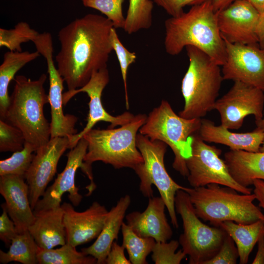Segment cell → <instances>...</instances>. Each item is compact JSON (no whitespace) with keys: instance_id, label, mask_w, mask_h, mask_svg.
Listing matches in <instances>:
<instances>
[{"instance_id":"cell-1","label":"cell","mask_w":264,"mask_h":264,"mask_svg":"<svg viewBox=\"0 0 264 264\" xmlns=\"http://www.w3.org/2000/svg\"><path fill=\"white\" fill-rule=\"evenodd\" d=\"M113 27L107 17L89 13L59 30L60 49L55 59L68 90L83 87L94 72L107 67Z\"/></svg>"},{"instance_id":"cell-2","label":"cell","mask_w":264,"mask_h":264,"mask_svg":"<svg viewBox=\"0 0 264 264\" xmlns=\"http://www.w3.org/2000/svg\"><path fill=\"white\" fill-rule=\"evenodd\" d=\"M164 27L167 54L177 55L186 46L192 45L205 52L218 65L225 63L226 45L219 30L212 0L192 6L178 16L171 17L165 21Z\"/></svg>"},{"instance_id":"cell-3","label":"cell","mask_w":264,"mask_h":264,"mask_svg":"<svg viewBox=\"0 0 264 264\" xmlns=\"http://www.w3.org/2000/svg\"><path fill=\"white\" fill-rule=\"evenodd\" d=\"M146 118L145 114H138L119 128L92 129L84 135L88 149L81 169L90 181L86 187L87 196H90L96 187L92 172V164L94 162L102 161L116 169L129 168L132 170L143 162L136 146V138L137 132Z\"/></svg>"},{"instance_id":"cell-4","label":"cell","mask_w":264,"mask_h":264,"mask_svg":"<svg viewBox=\"0 0 264 264\" xmlns=\"http://www.w3.org/2000/svg\"><path fill=\"white\" fill-rule=\"evenodd\" d=\"M47 76L42 74L32 80L23 75L15 79L10 103L2 119L22 131L25 142L36 151L50 139V123L44 114V106L49 102L44 87Z\"/></svg>"},{"instance_id":"cell-5","label":"cell","mask_w":264,"mask_h":264,"mask_svg":"<svg viewBox=\"0 0 264 264\" xmlns=\"http://www.w3.org/2000/svg\"><path fill=\"white\" fill-rule=\"evenodd\" d=\"M220 185L187 187L185 191L199 219L217 227L225 221L249 224L264 220V214L253 203L256 199L254 193L240 194L233 188Z\"/></svg>"},{"instance_id":"cell-6","label":"cell","mask_w":264,"mask_h":264,"mask_svg":"<svg viewBox=\"0 0 264 264\" xmlns=\"http://www.w3.org/2000/svg\"><path fill=\"white\" fill-rule=\"evenodd\" d=\"M189 66L181 82L184 106L178 115L186 119L202 118L214 110L224 80L220 66L198 48L185 47Z\"/></svg>"},{"instance_id":"cell-7","label":"cell","mask_w":264,"mask_h":264,"mask_svg":"<svg viewBox=\"0 0 264 264\" xmlns=\"http://www.w3.org/2000/svg\"><path fill=\"white\" fill-rule=\"evenodd\" d=\"M201 119L183 118L176 113L167 101L163 100L147 116L139 132L152 140H159L168 146L174 154L173 168L187 177L186 159L191 155L192 136L198 132Z\"/></svg>"},{"instance_id":"cell-8","label":"cell","mask_w":264,"mask_h":264,"mask_svg":"<svg viewBox=\"0 0 264 264\" xmlns=\"http://www.w3.org/2000/svg\"><path fill=\"white\" fill-rule=\"evenodd\" d=\"M136 144L143 158V162L133 170L140 179L139 190L144 197L150 198L154 197L152 185H155L165 202L172 225L177 228L175 197L178 190L186 191L187 187L175 182L165 168L164 156L167 145L159 140H152L140 133L136 135Z\"/></svg>"},{"instance_id":"cell-9","label":"cell","mask_w":264,"mask_h":264,"mask_svg":"<svg viewBox=\"0 0 264 264\" xmlns=\"http://www.w3.org/2000/svg\"><path fill=\"white\" fill-rule=\"evenodd\" d=\"M175 207L182 221L183 232L178 242L182 250L189 257L190 264H204L220 250L227 233L221 227L203 223L195 213L189 194L178 190Z\"/></svg>"},{"instance_id":"cell-10","label":"cell","mask_w":264,"mask_h":264,"mask_svg":"<svg viewBox=\"0 0 264 264\" xmlns=\"http://www.w3.org/2000/svg\"><path fill=\"white\" fill-rule=\"evenodd\" d=\"M191 147V154L186 164L189 172L187 178L192 187L217 184L241 194L252 193L251 188L241 185L232 177L224 160L220 158V149L206 144L198 132L192 136Z\"/></svg>"},{"instance_id":"cell-11","label":"cell","mask_w":264,"mask_h":264,"mask_svg":"<svg viewBox=\"0 0 264 264\" xmlns=\"http://www.w3.org/2000/svg\"><path fill=\"white\" fill-rule=\"evenodd\" d=\"M37 51L45 59L49 74V89L48 94L51 108L50 138L55 137H70L77 133L75 128L77 117L65 114L63 110L64 82L53 60V45L51 35L41 34L34 42Z\"/></svg>"},{"instance_id":"cell-12","label":"cell","mask_w":264,"mask_h":264,"mask_svg":"<svg viewBox=\"0 0 264 264\" xmlns=\"http://www.w3.org/2000/svg\"><path fill=\"white\" fill-rule=\"evenodd\" d=\"M214 110L220 115L221 126L238 130L249 115H253L255 120L264 117V92L242 82H234L228 92L217 99Z\"/></svg>"},{"instance_id":"cell-13","label":"cell","mask_w":264,"mask_h":264,"mask_svg":"<svg viewBox=\"0 0 264 264\" xmlns=\"http://www.w3.org/2000/svg\"><path fill=\"white\" fill-rule=\"evenodd\" d=\"M224 41L227 55L222 66L223 80L241 82L264 92V49L259 44H235Z\"/></svg>"},{"instance_id":"cell-14","label":"cell","mask_w":264,"mask_h":264,"mask_svg":"<svg viewBox=\"0 0 264 264\" xmlns=\"http://www.w3.org/2000/svg\"><path fill=\"white\" fill-rule=\"evenodd\" d=\"M110 81L109 72L107 67L102 68L93 73L88 82L83 87L72 90H67L63 94L64 106L76 94L86 93L90 100L88 103L89 112L86 126L80 132L68 138L69 149L74 147L79 140L98 122L105 121L110 124L109 128L122 126L130 122L134 115L130 112H125L117 116L110 114L103 106L101 96L103 90Z\"/></svg>"},{"instance_id":"cell-15","label":"cell","mask_w":264,"mask_h":264,"mask_svg":"<svg viewBox=\"0 0 264 264\" xmlns=\"http://www.w3.org/2000/svg\"><path fill=\"white\" fill-rule=\"evenodd\" d=\"M67 149H69L68 138L55 137L51 138L46 144L35 151L24 176L28 185L29 198L33 210L54 176L59 160Z\"/></svg>"},{"instance_id":"cell-16","label":"cell","mask_w":264,"mask_h":264,"mask_svg":"<svg viewBox=\"0 0 264 264\" xmlns=\"http://www.w3.org/2000/svg\"><path fill=\"white\" fill-rule=\"evenodd\" d=\"M217 14L224 40L235 44H258L257 29L261 15L249 2L235 0Z\"/></svg>"},{"instance_id":"cell-17","label":"cell","mask_w":264,"mask_h":264,"mask_svg":"<svg viewBox=\"0 0 264 264\" xmlns=\"http://www.w3.org/2000/svg\"><path fill=\"white\" fill-rule=\"evenodd\" d=\"M88 143L82 137L76 145L66 154V164L64 170L58 174L54 183L46 188L44 195L37 202L33 212L56 208L61 206L62 197L68 193V198L74 206H78L82 199L75 185V178L77 170L81 168L87 153Z\"/></svg>"},{"instance_id":"cell-18","label":"cell","mask_w":264,"mask_h":264,"mask_svg":"<svg viewBox=\"0 0 264 264\" xmlns=\"http://www.w3.org/2000/svg\"><path fill=\"white\" fill-rule=\"evenodd\" d=\"M63 222L66 242L76 247L97 238L105 224L108 212L105 206L93 202L86 210L78 212L72 205L65 202Z\"/></svg>"},{"instance_id":"cell-19","label":"cell","mask_w":264,"mask_h":264,"mask_svg":"<svg viewBox=\"0 0 264 264\" xmlns=\"http://www.w3.org/2000/svg\"><path fill=\"white\" fill-rule=\"evenodd\" d=\"M0 193L5 200L1 205L13 221L18 233L28 230L35 219L29 198L28 185L23 176H0Z\"/></svg>"},{"instance_id":"cell-20","label":"cell","mask_w":264,"mask_h":264,"mask_svg":"<svg viewBox=\"0 0 264 264\" xmlns=\"http://www.w3.org/2000/svg\"><path fill=\"white\" fill-rule=\"evenodd\" d=\"M149 198L143 212L133 211L125 216L126 223L139 236L153 238L156 242H167L173 233L165 213V202L161 197Z\"/></svg>"},{"instance_id":"cell-21","label":"cell","mask_w":264,"mask_h":264,"mask_svg":"<svg viewBox=\"0 0 264 264\" xmlns=\"http://www.w3.org/2000/svg\"><path fill=\"white\" fill-rule=\"evenodd\" d=\"M198 134L206 142L224 145L231 150L251 152H260L264 140L263 132L257 127L252 132L237 133L221 125L216 126L214 122L207 119H201Z\"/></svg>"},{"instance_id":"cell-22","label":"cell","mask_w":264,"mask_h":264,"mask_svg":"<svg viewBox=\"0 0 264 264\" xmlns=\"http://www.w3.org/2000/svg\"><path fill=\"white\" fill-rule=\"evenodd\" d=\"M34 214L35 219L28 230L40 249H51L66 243L61 206L34 212Z\"/></svg>"},{"instance_id":"cell-23","label":"cell","mask_w":264,"mask_h":264,"mask_svg":"<svg viewBox=\"0 0 264 264\" xmlns=\"http://www.w3.org/2000/svg\"><path fill=\"white\" fill-rule=\"evenodd\" d=\"M131 202L129 195L121 197L116 204L109 211L104 226L95 241L88 247L81 249L86 255L93 257L97 264H105L112 243L118 239L126 212Z\"/></svg>"},{"instance_id":"cell-24","label":"cell","mask_w":264,"mask_h":264,"mask_svg":"<svg viewBox=\"0 0 264 264\" xmlns=\"http://www.w3.org/2000/svg\"><path fill=\"white\" fill-rule=\"evenodd\" d=\"M224 158L231 176L241 185L248 187L256 179L264 180V152L230 150Z\"/></svg>"},{"instance_id":"cell-25","label":"cell","mask_w":264,"mask_h":264,"mask_svg":"<svg viewBox=\"0 0 264 264\" xmlns=\"http://www.w3.org/2000/svg\"><path fill=\"white\" fill-rule=\"evenodd\" d=\"M218 227L222 228L233 240L237 246L240 264L247 263L250 254L260 238L264 235V220L249 224L225 221Z\"/></svg>"},{"instance_id":"cell-26","label":"cell","mask_w":264,"mask_h":264,"mask_svg":"<svg viewBox=\"0 0 264 264\" xmlns=\"http://www.w3.org/2000/svg\"><path fill=\"white\" fill-rule=\"evenodd\" d=\"M40 55L34 52H6L0 66V118L2 119L10 103L8 87L16 73L28 63L35 60Z\"/></svg>"},{"instance_id":"cell-27","label":"cell","mask_w":264,"mask_h":264,"mask_svg":"<svg viewBox=\"0 0 264 264\" xmlns=\"http://www.w3.org/2000/svg\"><path fill=\"white\" fill-rule=\"evenodd\" d=\"M40 248L29 231L18 233L13 239L9 250H0V263L7 264L17 262L22 264H38L37 254Z\"/></svg>"},{"instance_id":"cell-28","label":"cell","mask_w":264,"mask_h":264,"mask_svg":"<svg viewBox=\"0 0 264 264\" xmlns=\"http://www.w3.org/2000/svg\"><path fill=\"white\" fill-rule=\"evenodd\" d=\"M39 264H94L96 260L83 252L77 251L76 247L66 243L61 247L39 249L37 254Z\"/></svg>"},{"instance_id":"cell-29","label":"cell","mask_w":264,"mask_h":264,"mask_svg":"<svg viewBox=\"0 0 264 264\" xmlns=\"http://www.w3.org/2000/svg\"><path fill=\"white\" fill-rule=\"evenodd\" d=\"M121 231L123 241L122 245L129 255L132 264H147V256L152 252L156 242L151 237H142L137 235L126 223L123 222Z\"/></svg>"},{"instance_id":"cell-30","label":"cell","mask_w":264,"mask_h":264,"mask_svg":"<svg viewBox=\"0 0 264 264\" xmlns=\"http://www.w3.org/2000/svg\"><path fill=\"white\" fill-rule=\"evenodd\" d=\"M152 0H129L124 30L132 34L150 28L153 23Z\"/></svg>"},{"instance_id":"cell-31","label":"cell","mask_w":264,"mask_h":264,"mask_svg":"<svg viewBox=\"0 0 264 264\" xmlns=\"http://www.w3.org/2000/svg\"><path fill=\"white\" fill-rule=\"evenodd\" d=\"M40 33L25 22H20L11 29L0 28V46L12 51H22L21 44L32 42Z\"/></svg>"},{"instance_id":"cell-32","label":"cell","mask_w":264,"mask_h":264,"mask_svg":"<svg viewBox=\"0 0 264 264\" xmlns=\"http://www.w3.org/2000/svg\"><path fill=\"white\" fill-rule=\"evenodd\" d=\"M35 151L32 145L25 142L22 150L0 161V176L14 175L24 177L33 160V153Z\"/></svg>"},{"instance_id":"cell-33","label":"cell","mask_w":264,"mask_h":264,"mask_svg":"<svg viewBox=\"0 0 264 264\" xmlns=\"http://www.w3.org/2000/svg\"><path fill=\"white\" fill-rule=\"evenodd\" d=\"M125 0H82L84 6L94 9L105 15L115 28H123L125 17L122 11Z\"/></svg>"},{"instance_id":"cell-34","label":"cell","mask_w":264,"mask_h":264,"mask_svg":"<svg viewBox=\"0 0 264 264\" xmlns=\"http://www.w3.org/2000/svg\"><path fill=\"white\" fill-rule=\"evenodd\" d=\"M110 39L113 50L115 52L120 66L125 90L126 107L129 109L127 73L129 66L135 62L136 55L135 52L129 51L124 46L118 37L116 28L114 27L111 30Z\"/></svg>"},{"instance_id":"cell-35","label":"cell","mask_w":264,"mask_h":264,"mask_svg":"<svg viewBox=\"0 0 264 264\" xmlns=\"http://www.w3.org/2000/svg\"><path fill=\"white\" fill-rule=\"evenodd\" d=\"M178 241L156 242L152 250V259L155 264H180L186 255L182 249L176 251Z\"/></svg>"},{"instance_id":"cell-36","label":"cell","mask_w":264,"mask_h":264,"mask_svg":"<svg viewBox=\"0 0 264 264\" xmlns=\"http://www.w3.org/2000/svg\"><path fill=\"white\" fill-rule=\"evenodd\" d=\"M25 143L23 134L17 128L0 119V152L22 150Z\"/></svg>"},{"instance_id":"cell-37","label":"cell","mask_w":264,"mask_h":264,"mask_svg":"<svg viewBox=\"0 0 264 264\" xmlns=\"http://www.w3.org/2000/svg\"><path fill=\"white\" fill-rule=\"evenodd\" d=\"M239 253L232 238L227 234L218 253L204 264H236Z\"/></svg>"},{"instance_id":"cell-38","label":"cell","mask_w":264,"mask_h":264,"mask_svg":"<svg viewBox=\"0 0 264 264\" xmlns=\"http://www.w3.org/2000/svg\"><path fill=\"white\" fill-rule=\"evenodd\" d=\"M157 5L161 7L171 17H177L184 11L187 6L201 4L207 0H152Z\"/></svg>"},{"instance_id":"cell-39","label":"cell","mask_w":264,"mask_h":264,"mask_svg":"<svg viewBox=\"0 0 264 264\" xmlns=\"http://www.w3.org/2000/svg\"><path fill=\"white\" fill-rule=\"evenodd\" d=\"M2 213L0 217V239L7 247L13 239L18 234L13 221L9 216L6 209L1 207Z\"/></svg>"},{"instance_id":"cell-40","label":"cell","mask_w":264,"mask_h":264,"mask_svg":"<svg viewBox=\"0 0 264 264\" xmlns=\"http://www.w3.org/2000/svg\"><path fill=\"white\" fill-rule=\"evenodd\" d=\"M125 249L122 245H120L116 241H114L106 259L105 264H131V262L125 255Z\"/></svg>"},{"instance_id":"cell-41","label":"cell","mask_w":264,"mask_h":264,"mask_svg":"<svg viewBox=\"0 0 264 264\" xmlns=\"http://www.w3.org/2000/svg\"><path fill=\"white\" fill-rule=\"evenodd\" d=\"M253 185L256 199L258 201L259 206L264 210V180L256 179L253 181Z\"/></svg>"},{"instance_id":"cell-42","label":"cell","mask_w":264,"mask_h":264,"mask_svg":"<svg viewBox=\"0 0 264 264\" xmlns=\"http://www.w3.org/2000/svg\"><path fill=\"white\" fill-rule=\"evenodd\" d=\"M258 250L253 264H264V235L258 242Z\"/></svg>"},{"instance_id":"cell-43","label":"cell","mask_w":264,"mask_h":264,"mask_svg":"<svg viewBox=\"0 0 264 264\" xmlns=\"http://www.w3.org/2000/svg\"><path fill=\"white\" fill-rule=\"evenodd\" d=\"M257 34L259 41L258 44L261 48L264 49V14L260 15Z\"/></svg>"},{"instance_id":"cell-44","label":"cell","mask_w":264,"mask_h":264,"mask_svg":"<svg viewBox=\"0 0 264 264\" xmlns=\"http://www.w3.org/2000/svg\"><path fill=\"white\" fill-rule=\"evenodd\" d=\"M235 0H212L214 9L216 12L226 7Z\"/></svg>"},{"instance_id":"cell-45","label":"cell","mask_w":264,"mask_h":264,"mask_svg":"<svg viewBox=\"0 0 264 264\" xmlns=\"http://www.w3.org/2000/svg\"><path fill=\"white\" fill-rule=\"evenodd\" d=\"M253 6L260 13L264 14V0H245Z\"/></svg>"},{"instance_id":"cell-46","label":"cell","mask_w":264,"mask_h":264,"mask_svg":"<svg viewBox=\"0 0 264 264\" xmlns=\"http://www.w3.org/2000/svg\"><path fill=\"white\" fill-rule=\"evenodd\" d=\"M255 123L257 126V127L260 129L264 133V140L263 144L260 148V151L264 152V118L258 120H255Z\"/></svg>"},{"instance_id":"cell-47","label":"cell","mask_w":264,"mask_h":264,"mask_svg":"<svg viewBox=\"0 0 264 264\" xmlns=\"http://www.w3.org/2000/svg\"></svg>"}]
</instances>
